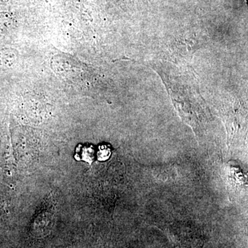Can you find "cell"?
<instances>
[{"instance_id": "cell-1", "label": "cell", "mask_w": 248, "mask_h": 248, "mask_svg": "<svg viewBox=\"0 0 248 248\" xmlns=\"http://www.w3.org/2000/svg\"><path fill=\"white\" fill-rule=\"evenodd\" d=\"M51 67L57 76L68 83L84 85L91 83L94 79L92 68L77 61L69 55L59 53L54 55Z\"/></svg>"}]
</instances>
